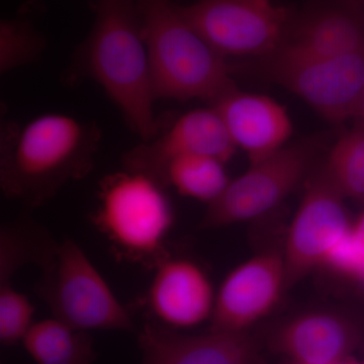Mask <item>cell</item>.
<instances>
[{
    "mask_svg": "<svg viewBox=\"0 0 364 364\" xmlns=\"http://www.w3.org/2000/svg\"><path fill=\"white\" fill-rule=\"evenodd\" d=\"M157 98L208 100L234 90L227 59L179 14L171 0H135Z\"/></svg>",
    "mask_w": 364,
    "mask_h": 364,
    "instance_id": "3",
    "label": "cell"
},
{
    "mask_svg": "<svg viewBox=\"0 0 364 364\" xmlns=\"http://www.w3.org/2000/svg\"><path fill=\"white\" fill-rule=\"evenodd\" d=\"M226 163L205 155H184L167 164L163 174V186H171L177 193L208 205L217 200L231 179Z\"/></svg>",
    "mask_w": 364,
    "mask_h": 364,
    "instance_id": "20",
    "label": "cell"
},
{
    "mask_svg": "<svg viewBox=\"0 0 364 364\" xmlns=\"http://www.w3.org/2000/svg\"><path fill=\"white\" fill-rule=\"evenodd\" d=\"M141 364H261L259 347L247 332L210 330L184 335L156 322L138 335Z\"/></svg>",
    "mask_w": 364,
    "mask_h": 364,
    "instance_id": "13",
    "label": "cell"
},
{
    "mask_svg": "<svg viewBox=\"0 0 364 364\" xmlns=\"http://www.w3.org/2000/svg\"><path fill=\"white\" fill-rule=\"evenodd\" d=\"M21 342L36 364H92L97 356L90 332L56 318L33 322Z\"/></svg>",
    "mask_w": 364,
    "mask_h": 364,
    "instance_id": "18",
    "label": "cell"
},
{
    "mask_svg": "<svg viewBox=\"0 0 364 364\" xmlns=\"http://www.w3.org/2000/svg\"><path fill=\"white\" fill-rule=\"evenodd\" d=\"M100 142L97 124L64 112L2 124L0 188L32 212L92 171Z\"/></svg>",
    "mask_w": 364,
    "mask_h": 364,
    "instance_id": "1",
    "label": "cell"
},
{
    "mask_svg": "<svg viewBox=\"0 0 364 364\" xmlns=\"http://www.w3.org/2000/svg\"><path fill=\"white\" fill-rule=\"evenodd\" d=\"M287 289L282 254L265 252L241 263L218 289L210 330L247 332L272 312Z\"/></svg>",
    "mask_w": 364,
    "mask_h": 364,
    "instance_id": "10",
    "label": "cell"
},
{
    "mask_svg": "<svg viewBox=\"0 0 364 364\" xmlns=\"http://www.w3.org/2000/svg\"><path fill=\"white\" fill-rule=\"evenodd\" d=\"M349 235L355 247L364 256V212L351 225Z\"/></svg>",
    "mask_w": 364,
    "mask_h": 364,
    "instance_id": "23",
    "label": "cell"
},
{
    "mask_svg": "<svg viewBox=\"0 0 364 364\" xmlns=\"http://www.w3.org/2000/svg\"><path fill=\"white\" fill-rule=\"evenodd\" d=\"M282 46L336 57L364 51V7L355 0H310L294 13Z\"/></svg>",
    "mask_w": 364,
    "mask_h": 364,
    "instance_id": "14",
    "label": "cell"
},
{
    "mask_svg": "<svg viewBox=\"0 0 364 364\" xmlns=\"http://www.w3.org/2000/svg\"><path fill=\"white\" fill-rule=\"evenodd\" d=\"M91 6L92 28L76 50L69 79L95 80L142 142L149 141L159 132L157 97L135 0H93Z\"/></svg>",
    "mask_w": 364,
    "mask_h": 364,
    "instance_id": "2",
    "label": "cell"
},
{
    "mask_svg": "<svg viewBox=\"0 0 364 364\" xmlns=\"http://www.w3.org/2000/svg\"><path fill=\"white\" fill-rule=\"evenodd\" d=\"M176 6L226 59L267 56L282 44L294 14L272 0H196Z\"/></svg>",
    "mask_w": 364,
    "mask_h": 364,
    "instance_id": "8",
    "label": "cell"
},
{
    "mask_svg": "<svg viewBox=\"0 0 364 364\" xmlns=\"http://www.w3.org/2000/svg\"><path fill=\"white\" fill-rule=\"evenodd\" d=\"M33 306L25 294L13 284L0 286V342L11 346L23 341L33 324Z\"/></svg>",
    "mask_w": 364,
    "mask_h": 364,
    "instance_id": "22",
    "label": "cell"
},
{
    "mask_svg": "<svg viewBox=\"0 0 364 364\" xmlns=\"http://www.w3.org/2000/svg\"><path fill=\"white\" fill-rule=\"evenodd\" d=\"M237 149L250 164L287 145L294 127L286 107L267 95L244 92L238 87L213 102Z\"/></svg>",
    "mask_w": 364,
    "mask_h": 364,
    "instance_id": "15",
    "label": "cell"
},
{
    "mask_svg": "<svg viewBox=\"0 0 364 364\" xmlns=\"http://www.w3.org/2000/svg\"><path fill=\"white\" fill-rule=\"evenodd\" d=\"M41 270L37 294L53 318L80 331L135 330L130 314L75 241H59Z\"/></svg>",
    "mask_w": 364,
    "mask_h": 364,
    "instance_id": "5",
    "label": "cell"
},
{
    "mask_svg": "<svg viewBox=\"0 0 364 364\" xmlns=\"http://www.w3.org/2000/svg\"><path fill=\"white\" fill-rule=\"evenodd\" d=\"M355 333L341 316L311 312L291 318L273 334L272 348L294 364H336L346 359Z\"/></svg>",
    "mask_w": 364,
    "mask_h": 364,
    "instance_id": "16",
    "label": "cell"
},
{
    "mask_svg": "<svg viewBox=\"0 0 364 364\" xmlns=\"http://www.w3.org/2000/svg\"><path fill=\"white\" fill-rule=\"evenodd\" d=\"M93 222L124 257L156 267L174 224L165 186L143 172L126 169L105 177Z\"/></svg>",
    "mask_w": 364,
    "mask_h": 364,
    "instance_id": "4",
    "label": "cell"
},
{
    "mask_svg": "<svg viewBox=\"0 0 364 364\" xmlns=\"http://www.w3.org/2000/svg\"><path fill=\"white\" fill-rule=\"evenodd\" d=\"M37 1L28 2L13 18L0 21V72L6 74L42 58L47 39L37 26L42 11Z\"/></svg>",
    "mask_w": 364,
    "mask_h": 364,
    "instance_id": "19",
    "label": "cell"
},
{
    "mask_svg": "<svg viewBox=\"0 0 364 364\" xmlns=\"http://www.w3.org/2000/svg\"><path fill=\"white\" fill-rule=\"evenodd\" d=\"M25 210L0 230V286L13 284L16 272L26 265L42 269L52 259L59 241Z\"/></svg>",
    "mask_w": 364,
    "mask_h": 364,
    "instance_id": "17",
    "label": "cell"
},
{
    "mask_svg": "<svg viewBox=\"0 0 364 364\" xmlns=\"http://www.w3.org/2000/svg\"><path fill=\"white\" fill-rule=\"evenodd\" d=\"M321 136L287 144L272 155L250 164L232 179L210 205L203 219L207 228L226 227L258 219L280 205L306 183L320 148Z\"/></svg>",
    "mask_w": 364,
    "mask_h": 364,
    "instance_id": "6",
    "label": "cell"
},
{
    "mask_svg": "<svg viewBox=\"0 0 364 364\" xmlns=\"http://www.w3.org/2000/svg\"><path fill=\"white\" fill-rule=\"evenodd\" d=\"M91 1H93V0H91Z\"/></svg>",
    "mask_w": 364,
    "mask_h": 364,
    "instance_id": "27",
    "label": "cell"
},
{
    "mask_svg": "<svg viewBox=\"0 0 364 364\" xmlns=\"http://www.w3.org/2000/svg\"><path fill=\"white\" fill-rule=\"evenodd\" d=\"M321 168L344 198H364V128L356 124L340 136Z\"/></svg>",
    "mask_w": 364,
    "mask_h": 364,
    "instance_id": "21",
    "label": "cell"
},
{
    "mask_svg": "<svg viewBox=\"0 0 364 364\" xmlns=\"http://www.w3.org/2000/svg\"><path fill=\"white\" fill-rule=\"evenodd\" d=\"M261 59L270 80L298 95L328 121L338 124L354 117L364 87V51L320 57L279 45Z\"/></svg>",
    "mask_w": 364,
    "mask_h": 364,
    "instance_id": "7",
    "label": "cell"
},
{
    "mask_svg": "<svg viewBox=\"0 0 364 364\" xmlns=\"http://www.w3.org/2000/svg\"><path fill=\"white\" fill-rule=\"evenodd\" d=\"M305 186L282 254L287 287L318 267H326L351 227L344 198L326 178L322 168L311 173Z\"/></svg>",
    "mask_w": 364,
    "mask_h": 364,
    "instance_id": "9",
    "label": "cell"
},
{
    "mask_svg": "<svg viewBox=\"0 0 364 364\" xmlns=\"http://www.w3.org/2000/svg\"><path fill=\"white\" fill-rule=\"evenodd\" d=\"M215 296L210 277L198 263L165 257L155 267L146 304L158 324L191 329L212 318Z\"/></svg>",
    "mask_w": 364,
    "mask_h": 364,
    "instance_id": "12",
    "label": "cell"
},
{
    "mask_svg": "<svg viewBox=\"0 0 364 364\" xmlns=\"http://www.w3.org/2000/svg\"><path fill=\"white\" fill-rule=\"evenodd\" d=\"M336 364H363V363H351V361L344 360V361H342V363H336Z\"/></svg>",
    "mask_w": 364,
    "mask_h": 364,
    "instance_id": "25",
    "label": "cell"
},
{
    "mask_svg": "<svg viewBox=\"0 0 364 364\" xmlns=\"http://www.w3.org/2000/svg\"><path fill=\"white\" fill-rule=\"evenodd\" d=\"M236 151L219 112L210 107L182 114L166 130L126 153L124 165L163 184L164 170L174 158L205 155L227 163Z\"/></svg>",
    "mask_w": 364,
    "mask_h": 364,
    "instance_id": "11",
    "label": "cell"
},
{
    "mask_svg": "<svg viewBox=\"0 0 364 364\" xmlns=\"http://www.w3.org/2000/svg\"><path fill=\"white\" fill-rule=\"evenodd\" d=\"M353 119H356V124L358 126L364 128V87Z\"/></svg>",
    "mask_w": 364,
    "mask_h": 364,
    "instance_id": "24",
    "label": "cell"
},
{
    "mask_svg": "<svg viewBox=\"0 0 364 364\" xmlns=\"http://www.w3.org/2000/svg\"><path fill=\"white\" fill-rule=\"evenodd\" d=\"M355 1H358L359 4L364 7V0H355Z\"/></svg>",
    "mask_w": 364,
    "mask_h": 364,
    "instance_id": "26",
    "label": "cell"
}]
</instances>
